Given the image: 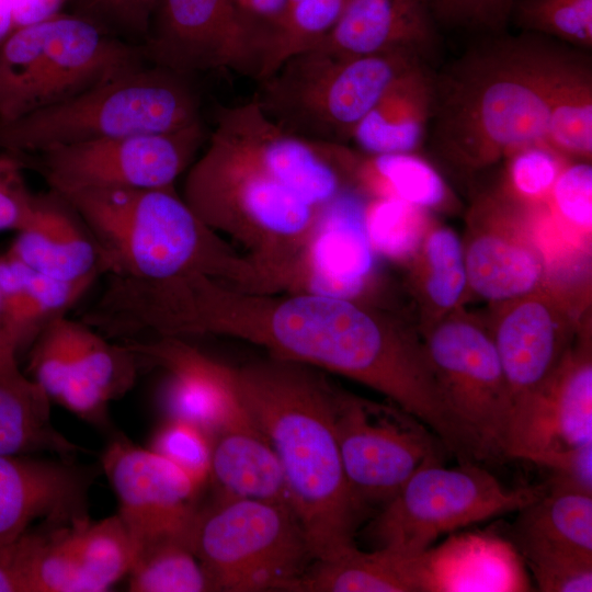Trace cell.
<instances>
[{
	"label": "cell",
	"instance_id": "cell-8",
	"mask_svg": "<svg viewBox=\"0 0 592 592\" xmlns=\"http://www.w3.org/2000/svg\"><path fill=\"white\" fill-rule=\"evenodd\" d=\"M421 61L407 50L342 56L312 47L258 81L254 98L269 118L293 135L350 145L354 129L389 86Z\"/></svg>",
	"mask_w": 592,
	"mask_h": 592
},
{
	"label": "cell",
	"instance_id": "cell-16",
	"mask_svg": "<svg viewBox=\"0 0 592 592\" xmlns=\"http://www.w3.org/2000/svg\"><path fill=\"white\" fill-rule=\"evenodd\" d=\"M535 205L517 202L500 189L474 201L463 249L468 289L477 296L498 304L548 282L532 229Z\"/></svg>",
	"mask_w": 592,
	"mask_h": 592
},
{
	"label": "cell",
	"instance_id": "cell-3",
	"mask_svg": "<svg viewBox=\"0 0 592 592\" xmlns=\"http://www.w3.org/2000/svg\"><path fill=\"white\" fill-rule=\"evenodd\" d=\"M232 375L276 455L315 561L356 547L364 510L349 487L334 433L337 387L318 368L271 355L232 367Z\"/></svg>",
	"mask_w": 592,
	"mask_h": 592
},
{
	"label": "cell",
	"instance_id": "cell-32",
	"mask_svg": "<svg viewBox=\"0 0 592 592\" xmlns=\"http://www.w3.org/2000/svg\"><path fill=\"white\" fill-rule=\"evenodd\" d=\"M70 351V375L57 400L77 389H91L109 401L124 395L134 384L138 360L123 343L107 342L86 322L65 318Z\"/></svg>",
	"mask_w": 592,
	"mask_h": 592
},
{
	"label": "cell",
	"instance_id": "cell-48",
	"mask_svg": "<svg viewBox=\"0 0 592 592\" xmlns=\"http://www.w3.org/2000/svg\"><path fill=\"white\" fill-rule=\"evenodd\" d=\"M29 532L10 543H0V592H27Z\"/></svg>",
	"mask_w": 592,
	"mask_h": 592
},
{
	"label": "cell",
	"instance_id": "cell-5",
	"mask_svg": "<svg viewBox=\"0 0 592 592\" xmlns=\"http://www.w3.org/2000/svg\"><path fill=\"white\" fill-rule=\"evenodd\" d=\"M186 170L182 198L212 230L243 247L261 293L287 292L322 207L312 205L209 134Z\"/></svg>",
	"mask_w": 592,
	"mask_h": 592
},
{
	"label": "cell",
	"instance_id": "cell-31",
	"mask_svg": "<svg viewBox=\"0 0 592 592\" xmlns=\"http://www.w3.org/2000/svg\"><path fill=\"white\" fill-rule=\"evenodd\" d=\"M409 263L426 319L422 327L460 308L468 282L463 242L452 229L432 224Z\"/></svg>",
	"mask_w": 592,
	"mask_h": 592
},
{
	"label": "cell",
	"instance_id": "cell-37",
	"mask_svg": "<svg viewBox=\"0 0 592 592\" xmlns=\"http://www.w3.org/2000/svg\"><path fill=\"white\" fill-rule=\"evenodd\" d=\"M428 210L395 198H371L365 207V228L375 254L409 262L431 227Z\"/></svg>",
	"mask_w": 592,
	"mask_h": 592
},
{
	"label": "cell",
	"instance_id": "cell-24",
	"mask_svg": "<svg viewBox=\"0 0 592 592\" xmlns=\"http://www.w3.org/2000/svg\"><path fill=\"white\" fill-rule=\"evenodd\" d=\"M436 30L425 0H348L312 47L342 56L407 50L428 61L437 46Z\"/></svg>",
	"mask_w": 592,
	"mask_h": 592
},
{
	"label": "cell",
	"instance_id": "cell-22",
	"mask_svg": "<svg viewBox=\"0 0 592 592\" xmlns=\"http://www.w3.org/2000/svg\"><path fill=\"white\" fill-rule=\"evenodd\" d=\"M93 474L64 460L0 455V543H10L45 517L57 525L86 519Z\"/></svg>",
	"mask_w": 592,
	"mask_h": 592
},
{
	"label": "cell",
	"instance_id": "cell-19",
	"mask_svg": "<svg viewBox=\"0 0 592 592\" xmlns=\"http://www.w3.org/2000/svg\"><path fill=\"white\" fill-rule=\"evenodd\" d=\"M140 47L148 64L182 75L228 68L249 77L232 0H160Z\"/></svg>",
	"mask_w": 592,
	"mask_h": 592
},
{
	"label": "cell",
	"instance_id": "cell-18",
	"mask_svg": "<svg viewBox=\"0 0 592 592\" xmlns=\"http://www.w3.org/2000/svg\"><path fill=\"white\" fill-rule=\"evenodd\" d=\"M123 343L138 362L168 372L162 392L168 418L197 426L210 442L254 422L237 391L232 366L209 357L180 337L126 339Z\"/></svg>",
	"mask_w": 592,
	"mask_h": 592
},
{
	"label": "cell",
	"instance_id": "cell-21",
	"mask_svg": "<svg viewBox=\"0 0 592 592\" xmlns=\"http://www.w3.org/2000/svg\"><path fill=\"white\" fill-rule=\"evenodd\" d=\"M366 201L350 190L325 205L287 292L364 298L375 270Z\"/></svg>",
	"mask_w": 592,
	"mask_h": 592
},
{
	"label": "cell",
	"instance_id": "cell-52",
	"mask_svg": "<svg viewBox=\"0 0 592 592\" xmlns=\"http://www.w3.org/2000/svg\"><path fill=\"white\" fill-rule=\"evenodd\" d=\"M297 0H289V5L294 2H296Z\"/></svg>",
	"mask_w": 592,
	"mask_h": 592
},
{
	"label": "cell",
	"instance_id": "cell-50",
	"mask_svg": "<svg viewBox=\"0 0 592 592\" xmlns=\"http://www.w3.org/2000/svg\"><path fill=\"white\" fill-rule=\"evenodd\" d=\"M14 29L56 14L62 0H11Z\"/></svg>",
	"mask_w": 592,
	"mask_h": 592
},
{
	"label": "cell",
	"instance_id": "cell-23",
	"mask_svg": "<svg viewBox=\"0 0 592 592\" xmlns=\"http://www.w3.org/2000/svg\"><path fill=\"white\" fill-rule=\"evenodd\" d=\"M33 271L64 281L107 273L90 228L59 192L34 195L31 214L7 250Z\"/></svg>",
	"mask_w": 592,
	"mask_h": 592
},
{
	"label": "cell",
	"instance_id": "cell-46",
	"mask_svg": "<svg viewBox=\"0 0 592 592\" xmlns=\"http://www.w3.org/2000/svg\"><path fill=\"white\" fill-rule=\"evenodd\" d=\"M23 170L15 155L0 150V231L20 230L31 214L35 194L27 189Z\"/></svg>",
	"mask_w": 592,
	"mask_h": 592
},
{
	"label": "cell",
	"instance_id": "cell-35",
	"mask_svg": "<svg viewBox=\"0 0 592 592\" xmlns=\"http://www.w3.org/2000/svg\"><path fill=\"white\" fill-rule=\"evenodd\" d=\"M94 282L95 278L64 281L33 271L18 310L5 328L16 356L30 350L50 323L65 317Z\"/></svg>",
	"mask_w": 592,
	"mask_h": 592
},
{
	"label": "cell",
	"instance_id": "cell-44",
	"mask_svg": "<svg viewBox=\"0 0 592 592\" xmlns=\"http://www.w3.org/2000/svg\"><path fill=\"white\" fill-rule=\"evenodd\" d=\"M73 14L96 24L110 34L140 45L149 31L160 0H69Z\"/></svg>",
	"mask_w": 592,
	"mask_h": 592
},
{
	"label": "cell",
	"instance_id": "cell-28",
	"mask_svg": "<svg viewBox=\"0 0 592 592\" xmlns=\"http://www.w3.org/2000/svg\"><path fill=\"white\" fill-rule=\"evenodd\" d=\"M287 591L423 592L419 555L356 546L335 559L314 561Z\"/></svg>",
	"mask_w": 592,
	"mask_h": 592
},
{
	"label": "cell",
	"instance_id": "cell-47",
	"mask_svg": "<svg viewBox=\"0 0 592 592\" xmlns=\"http://www.w3.org/2000/svg\"><path fill=\"white\" fill-rule=\"evenodd\" d=\"M534 463L553 474L546 488L592 493V443L548 453Z\"/></svg>",
	"mask_w": 592,
	"mask_h": 592
},
{
	"label": "cell",
	"instance_id": "cell-41",
	"mask_svg": "<svg viewBox=\"0 0 592 592\" xmlns=\"http://www.w3.org/2000/svg\"><path fill=\"white\" fill-rule=\"evenodd\" d=\"M505 160V177L499 189L528 205L547 202L558 175L571 161L545 141L524 146Z\"/></svg>",
	"mask_w": 592,
	"mask_h": 592
},
{
	"label": "cell",
	"instance_id": "cell-13",
	"mask_svg": "<svg viewBox=\"0 0 592 592\" xmlns=\"http://www.w3.org/2000/svg\"><path fill=\"white\" fill-rule=\"evenodd\" d=\"M208 134L203 121L167 133H148L54 146L16 153L55 191L73 189H161L173 186Z\"/></svg>",
	"mask_w": 592,
	"mask_h": 592
},
{
	"label": "cell",
	"instance_id": "cell-26",
	"mask_svg": "<svg viewBox=\"0 0 592 592\" xmlns=\"http://www.w3.org/2000/svg\"><path fill=\"white\" fill-rule=\"evenodd\" d=\"M512 544L531 571L592 562V493L545 486L519 511Z\"/></svg>",
	"mask_w": 592,
	"mask_h": 592
},
{
	"label": "cell",
	"instance_id": "cell-42",
	"mask_svg": "<svg viewBox=\"0 0 592 592\" xmlns=\"http://www.w3.org/2000/svg\"><path fill=\"white\" fill-rule=\"evenodd\" d=\"M250 78L260 79L285 23L289 0H232Z\"/></svg>",
	"mask_w": 592,
	"mask_h": 592
},
{
	"label": "cell",
	"instance_id": "cell-51",
	"mask_svg": "<svg viewBox=\"0 0 592 592\" xmlns=\"http://www.w3.org/2000/svg\"><path fill=\"white\" fill-rule=\"evenodd\" d=\"M13 30L12 2L0 0V44Z\"/></svg>",
	"mask_w": 592,
	"mask_h": 592
},
{
	"label": "cell",
	"instance_id": "cell-38",
	"mask_svg": "<svg viewBox=\"0 0 592 592\" xmlns=\"http://www.w3.org/2000/svg\"><path fill=\"white\" fill-rule=\"evenodd\" d=\"M546 143L570 160L591 161V65L578 72L555 99L547 125Z\"/></svg>",
	"mask_w": 592,
	"mask_h": 592
},
{
	"label": "cell",
	"instance_id": "cell-2",
	"mask_svg": "<svg viewBox=\"0 0 592 592\" xmlns=\"http://www.w3.org/2000/svg\"><path fill=\"white\" fill-rule=\"evenodd\" d=\"M490 36L434 75L432 145L466 172L546 143L555 99L591 65L570 45L544 35Z\"/></svg>",
	"mask_w": 592,
	"mask_h": 592
},
{
	"label": "cell",
	"instance_id": "cell-6",
	"mask_svg": "<svg viewBox=\"0 0 592 592\" xmlns=\"http://www.w3.org/2000/svg\"><path fill=\"white\" fill-rule=\"evenodd\" d=\"M193 77L146 64L60 103L0 123V150L32 153L81 141L167 133L202 119Z\"/></svg>",
	"mask_w": 592,
	"mask_h": 592
},
{
	"label": "cell",
	"instance_id": "cell-14",
	"mask_svg": "<svg viewBox=\"0 0 592 592\" xmlns=\"http://www.w3.org/2000/svg\"><path fill=\"white\" fill-rule=\"evenodd\" d=\"M212 134L312 205L323 207L354 190L357 150L286 132L266 116L254 96L242 104L219 106Z\"/></svg>",
	"mask_w": 592,
	"mask_h": 592
},
{
	"label": "cell",
	"instance_id": "cell-29",
	"mask_svg": "<svg viewBox=\"0 0 592 592\" xmlns=\"http://www.w3.org/2000/svg\"><path fill=\"white\" fill-rule=\"evenodd\" d=\"M209 480L221 498H249L289 505L276 455L257 423L212 442Z\"/></svg>",
	"mask_w": 592,
	"mask_h": 592
},
{
	"label": "cell",
	"instance_id": "cell-11",
	"mask_svg": "<svg viewBox=\"0 0 592 592\" xmlns=\"http://www.w3.org/2000/svg\"><path fill=\"white\" fill-rule=\"evenodd\" d=\"M544 491L545 485L509 489L469 460L453 468L429 464L382 505L366 535L373 548L419 555L442 535L520 511Z\"/></svg>",
	"mask_w": 592,
	"mask_h": 592
},
{
	"label": "cell",
	"instance_id": "cell-17",
	"mask_svg": "<svg viewBox=\"0 0 592 592\" xmlns=\"http://www.w3.org/2000/svg\"><path fill=\"white\" fill-rule=\"evenodd\" d=\"M102 468L117 497L118 515L139 550L164 538L189 543L201 490L181 469L155 453L115 439Z\"/></svg>",
	"mask_w": 592,
	"mask_h": 592
},
{
	"label": "cell",
	"instance_id": "cell-20",
	"mask_svg": "<svg viewBox=\"0 0 592 592\" xmlns=\"http://www.w3.org/2000/svg\"><path fill=\"white\" fill-rule=\"evenodd\" d=\"M573 344L543 390L514 417L508 459L535 462L592 443V360L588 337Z\"/></svg>",
	"mask_w": 592,
	"mask_h": 592
},
{
	"label": "cell",
	"instance_id": "cell-15",
	"mask_svg": "<svg viewBox=\"0 0 592 592\" xmlns=\"http://www.w3.org/2000/svg\"><path fill=\"white\" fill-rule=\"evenodd\" d=\"M578 305L573 291L551 282L497 304L488 327L511 392V423L573 346Z\"/></svg>",
	"mask_w": 592,
	"mask_h": 592
},
{
	"label": "cell",
	"instance_id": "cell-1",
	"mask_svg": "<svg viewBox=\"0 0 592 592\" xmlns=\"http://www.w3.org/2000/svg\"><path fill=\"white\" fill-rule=\"evenodd\" d=\"M163 318L174 335L250 342L273 357L363 384L417 417L428 414L436 400L420 333L365 298L258 293L195 274L172 285Z\"/></svg>",
	"mask_w": 592,
	"mask_h": 592
},
{
	"label": "cell",
	"instance_id": "cell-12",
	"mask_svg": "<svg viewBox=\"0 0 592 592\" xmlns=\"http://www.w3.org/2000/svg\"><path fill=\"white\" fill-rule=\"evenodd\" d=\"M334 433L349 487L365 509L383 505L421 467L443 463L436 434L397 405H383L337 387Z\"/></svg>",
	"mask_w": 592,
	"mask_h": 592
},
{
	"label": "cell",
	"instance_id": "cell-49",
	"mask_svg": "<svg viewBox=\"0 0 592 592\" xmlns=\"http://www.w3.org/2000/svg\"><path fill=\"white\" fill-rule=\"evenodd\" d=\"M0 387L21 394L42 390L34 382L25 377L18 365V356L7 335L0 299Z\"/></svg>",
	"mask_w": 592,
	"mask_h": 592
},
{
	"label": "cell",
	"instance_id": "cell-43",
	"mask_svg": "<svg viewBox=\"0 0 592 592\" xmlns=\"http://www.w3.org/2000/svg\"><path fill=\"white\" fill-rule=\"evenodd\" d=\"M150 449L181 469L200 488L209 480L212 443L197 426L169 418L155 433Z\"/></svg>",
	"mask_w": 592,
	"mask_h": 592
},
{
	"label": "cell",
	"instance_id": "cell-40",
	"mask_svg": "<svg viewBox=\"0 0 592 592\" xmlns=\"http://www.w3.org/2000/svg\"><path fill=\"white\" fill-rule=\"evenodd\" d=\"M511 20L523 32L592 47V0H515Z\"/></svg>",
	"mask_w": 592,
	"mask_h": 592
},
{
	"label": "cell",
	"instance_id": "cell-4",
	"mask_svg": "<svg viewBox=\"0 0 592 592\" xmlns=\"http://www.w3.org/2000/svg\"><path fill=\"white\" fill-rule=\"evenodd\" d=\"M57 192L90 228L110 275L163 281L203 274L241 289H261L252 263L206 226L174 186Z\"/></svg>",
	"mask_w": 592,
	"mask_h": 592
},
{
	"label": "cell",
	"instance_id": "cell-25",
	"mask_svg": "<svg viewBox=\"0 0 592 592\" xmlns=\"http://www.w3.org/2000/svg\"><path fill=\"white\" fill-rule=\"evenodd\" d=\"M423 592L528 591L524 562L512 544L491 533H463L419 554Z\"/></svg>",
	"mask_w": 592,
	"mask_h": 592
},
{
	"label": "cell",
	"instance_id": "cell-10",
	"mask_svg": "<svg viewBox=\"0 0 592 592\" xmlns=\"http://www.w3.org/2000/svg\"><path fill=\"white\" fill-rule=\"evenodd\" d=\"M419 333L466 460L508 459L511 392L488 325L458 308Z\"/></svg>",
	"mask_w": 592,
	"mask_h": 592
},
{
	"label": "cell",
	"instance_id": "cell-34",
	"mask_svg": "<svg viewBox=\"0 0 592 592\" xmlns=\"http://www.w3.org/2000/svg\"><path fill=\"white\" fill-rule=\"evenodd\" d=\"M37 451L61 456L82 451L50 423L49 398L43 390L21 394L0 387V455Z\"/></svg>",
	"mask_w": 592,
	"mask_h": 592
},
{
	"label": "cell",
	"instance_id": "cell-7",
	"mask_svg": "<svg viewBox=\"0 0 592 592\" xmlns=\"http://www.w3.org/2000/svg\"><path fill=\"white\" fill-rule=\"evenodd\" d=\"M148 64L140 45L77 14L14 29L0 44V123H9Z\"/></svg>",
	"mask_w": 592,
	"mask_h": 592
},
{
	"label": "cell",
	"instance_id": "cell-30",
	"mask_svg": "<svg viewBox=\"0 0 592 592\" xmlns=\"http://www.w3.org/2000/svg\"><path fill=\"white\" fill-rule=\"evenodd\" d=\"M354 190L371 198H395L426 210L452 202L440 173L415 152L364 155L354 170Z\"/></svg>",
	"mask_w": 592,
	"mask_h": 592
},
{
	"label": "cell",
	"instance_id": "cell-9",
	"mask_svg": "<svg viewBox=\"0 0 592 592\" xmlns=\"http://www.w3.org/2000/svg\"><path fill=\"white\" fill-rule=\"evenodd\" d=\"M189 545L213 591H287L315 561L289 505L249 498L198 509Z\"/></svg>",
	"mask_w": 592,
	"mask_h": 592
},
{
	"label": "cell",
	"instance_id": "cell-36",
	"mask_svg": "<svg viewBox=\"0 0 592 592\" xmlns=\"http://www.w3.org/2000/svg\"><path fill=\"white\" fill-rule=\"evenodd\" d=\"M129 574L134 592L213 591L189 543L164 538L141 548Z\"/></svg>",
	"mask_w": 592,
	"mask_h": 592
},
{
	"label": "cell",
	"instance_id": "cell-45",
	"mask_svg": "<svg viewBox=\"0 0 592 592\" xmlns=\"http://www.w3.org/2000/svg\"><path fill=\"white\" fill-rule=\"evenodd\" d=\"M515 0H425L436 25L497 35L511 21Z\"/></svg>",
	"mask_w": 592,
	"mask_h": 592
},
{
	"label": "cell",
	"instance_id": "cell-27",
	"mask_svg": "<svg viewBox=\"0 0 592 592\" xmlns=\"http://www.w3.org/2000/svg\"><path fill=\"white\" fill-rule=\"evenodd\" d=\"M434 106V73L421 61L402 72L353 132L351 143L364 155L415 152Z\"/></svg>",
	"mask_w": 592,
	"mask_h": 592
},
{
	"label": "cell",
	"instance_id": "cell-39",
	"mask_svg": "<svg viewBox=\"0 0 592 592\" xmlns=\"http://www.w3.org/2000/svg\"><path fill=\"white\" fill-rule=\"evenodd\" d=\"M546 204L558 236L588 255L592 230L591 161L571 160L558 175Z\"/></svg>",
	"mask_w": 592,
	"mask_h": 592
},
{
	"label": "cell",
	"instance_id": "cell-33",
	"mask_svg": "<svg viewBox=\"0 0 592 592\" xmlns=\"http://www.w3.org/2000/svg\"><path fill=\"white\" fill-rule=\"evenodd\" d=\"M66 535L91 592L110 590L135 563L137 548L118 514L75 521L66 525Z\"/></svg>",
	"mask_w": 592,
	"mask_h": 592
}]
</instances>
